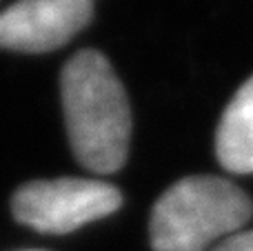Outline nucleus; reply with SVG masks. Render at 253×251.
<instances>
[{
    "label": "nucleus",
    "instance_id": "423d86ee",
    "mask_svg": "<svg viewBox=\"0 0 253 251\" xmlns=\"http://www.w3.org/2000/svg\"><path fill=\"white\" fill-rule=\"evenodd\" d=\"M211 251H253V229L238 231V234L229 236L220 245L211 247Z\"/></svg>",
    "mask_w": 253,
    "mask_h": 251
},
{
    "label": "nucleus",
    "instance_id": "f03ea898",
    "mask_svg": "<svg viewBox=\"0 0 253 251\" xmlns=\"http://www.w3.org/2000/svg\"><path fill=\"white\" fill-rule=\"evenodd\" d=\"M251 216V198L227 178L187 176L153 205L149 238L153 251H211Z\"/></svg>",
    "mask_w": 253,
    "mask_h": 251
},
{
    "label": "nucleus",
    "instance_id": "f257e3e1",
    "mask_svg": "<svg viewBox=\"0 0 253 251\" xmlns=\"http://www.w3.org/2000/svg\"><path fill=\"white\" fill-rule=\"evenodd\" d=\"M67 136L84 169L114 173L126 160L131 111L111 62L96 49L78 51L60 74Z\"/></svg>",
    "mask_w": 253,
    "mask_h": 251
},
{
    "label": "nucleus",
    "instance_id": "7ed1b4c3",
    "mask_svg": "<svg viewBox=\"0 0 253 251\" xmlns=\"http://www.w3.org/2000/svg\"><path fill=\"white\" fill-rule=\"evenodd\" d=\"M123 203L120 189L102 180L56 178L34 180L13 194V218L42 234H67L114 213Z\"/></svg>",
    "mask_w": 253,
    "mask_h": 251
},
{
    "label": "nucleus",
    "instance_id": "20e7f679",
    "mask_svg": "<svg viewBox=\"0 0 253 251\" xmlns=\"http://www.w3.org/2000/svg\"><path fill=\"white\" fill-rule=\"evenodd\" d=\"M91 16V0H18L0 13V49L51 51L69 42Z\"/></svg>",
    "mask_w": 253,
    "mask_h": 251
},
{
    "label": "nucleus",
    "instance_id": "39448f33",
    "mask_svg": "<svg viewBox=\"0 0 253 251\" xmlns=\"http://www.w3.org/2000/svg\"><path fill=\"white\" fill-rule=\"evenodd\" d=\"M215 156L231 173H253V76L236 91L215 131Z\"/></svg>",
    "mask_w": 253,
    "mask_h": 251
}]
</instances>
